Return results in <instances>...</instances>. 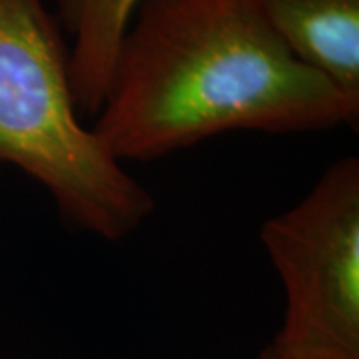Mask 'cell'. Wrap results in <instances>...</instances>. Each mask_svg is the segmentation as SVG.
Here are the masks:
<instances>
[{
  "label": "cell",
  "instance_id": "7a4b0ae2",
  "mask_svg": "<svg viewBox=\"0 0 359 359\" xmlns=\"http://www.w3.org/2000/svg\"><path fill=\"white\" fill-rule=\"evenodd\" d=\"M50 194L68 228L118 242L154 198L106 152L78 112L70 48L44 0H0V170Z\"/></svg>",
  "mask_w": 359,
  "mask_h": 359
},
{
  "label": "cell",
  "instance_id": "8992f818",
  "mask_svg": "<svg viewBox=\"0 0 359 359\" xmlns=\"http://www.w3.org/2000/svg\"><path fill=\"white\" fill-rule=\"evenodd\" d=\"M257 359H327V358H318V355H308V353H297V351H290V349H283L278 344H269Z\"/></svg>",
  "mask_w": 359,
  "mask_h": 359
},
{
  "label": "cell",
  "instance_id": "3957f363",
  "mask_svg": "<svg viewBox=\"0 0 359 359\" xmlns=\"http://www.w3.org/2000/svg\"><path fill=\"white\" fill-rule=\"evenodd\" d=\"M285 294L283 349L359 359V160L334 162L259 231Z\"/></svg>",
  "mask_w": 359,
  "mask_h": 359
},
{
  "label": "cell",
  "instance_id": "5b68a950",
  "mask_svg": "<svg viewBox=\"0 0 359 359\" xmlns=\"http://www.w3.org/2000/svg\"><path fill=\"white\" fill-rule=\"evenodd\" d=\"M142 0H56V20L70 39V80L82 120H94L120 40Z\"/></svg>",
  "mask_w": 359,
  "mask_h": 359
},
{
  "label": "cell",
  "instance_id": "277c9868",
  "mask_svg": "<svg viewBox=\"0 0 359 359\" xmlns=\"http://www.w3.org/2000/svg\"><path fill=\"white\" fill-rule=\"evenodd\" d=\"M295 56L359 106V0H256Z\"/></svg>",
  "mask_w": 359,
  "mask_h": 359
},
{
  "label": "cell",
  "instance_id": "6da1fadb",
  "mask_svg": "<svg viewBox=\"0 0 359 359\" xmlns=\"http://www.w3.org/2000/svg\"><path fill=\"white\" fill-rule=\"evenodd\" d=\"M359 106L304 65L256 0H142L90 128L120 164L236 132L358 128Z\"/></svg>",
  "mask_w": 359,
  "mask_h": 359
}]
</instances>
